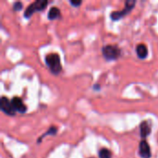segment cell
Segmentation results:
<instances>
[{"mask_svg": "<svg viewBox=\"0 0 158 158\" xmlns=\"http://www.w3.org/2000/svg\"><path fill=\"white\" fill-rule=\"evenodd\" d=\"M56 131H57V128H56L55 126H51V127L48 129V131H47L45 133H44V134L37 140V143H41V140H42L44 137L47 136V135H55V134L56 133Z\"/></svg>", "mask_w": 158, "mask_h": 158, "instance_id": "cell-12", "label": "cell"}, {"mask_svg": "<svg viewBox=\"0 0 158 158\" xmlns=\"http://www.w3.org/2000/svg\"><path fill=\"white\" fill-rule=\"evenodd\" d=\"M98 157L99 158H111L112 153L107 148H102L98 152Z\"/></svg>", "mask_w": 158, "mask_h": 158, "instance_id": "cell-11", "label": "cell"}, {"mask_svg": "<svg viewBox=\"0 0 158 158\" xmlns=\"http://www.w3.org/2000/svg\"><path fill=\"white\" fill-rule=\"evenodd\" d=\"M139 153L142 158H151V149L145 140L141 141L139 144Z\"/></svg>", "mask_w": 158, "mask_h": 158, "instance_id": "cell-6", "label": "cell"}, {"mask_svg": "<svg viewBox=\"0 0 158 158\" xmlns=\"http://www.w3.org/2000/svg\"><path fill=\"white\" fill-rule=\"evenodd\" d=\"M0 108L5 114H6L8 116H15L16 115V110L13 107L11 100H9L6 96H2L0 99Z\"/></svg>", "mask_w": 158, "mask_h": 158, "instance_id": "cell-5", "label": "cell"}, {"mask_svg": "<svg viewBox=\"0 0 158 158\" xmlns=\"http://www.w3.org/2000/svg\"><path fill=\"white\" fill-rule=\"evenodd\" d=\"M151 131H152V127L148 121L144 120L140 124V134L143 140H144L147 136H149Z\"/></svg>", "mask_w": 158, "mask_h": 158, "instance_id": "cell-8", "label": "cell"}, {"mask_svg": "<svg viewBox=\"0 0 158 158\" xmlns=\"http://www.w3.org/2000/svg\"><path fill=\"white\" fill-rule=\"evenodd\" d=\"M136 53H137V56H138L139 58L144 59L148 55V50H147L146 45L143 44H139L136 46Z\"/></svg>", "mask_w": 158, "mask_h": 158, "instance_id": "cell-9", "label": "cell"}, {"mask_svg": "<svg viewBox=\"0 0 158 158\" xmlns=\"http://www.w3.org/2000/svg\"><path fill=\"white\" fill-rule=\"evenodd\" d=\"M11 103H12L13 107L16 110V112L25 113L27 111V106L23 104L22 100L19 97H13L11 99Z\"/></svg>", "mask_w": 158, "mask_h": 158, "instance_id": "cell-7", "label": "cell"}, {"mask_svg": "<svg viewBox=\"0 0 158 158\" xmlns=\"http://www.w3.org/2000/svg\"><path fill=\"white\" fill-rule=\"evenodd\" d=\"M136 5V1L135 0H127L125 2V7L124 9L120 10V11H114L110 14V17L113 20H118L121 19L123 17H125L128 13H130L133 7Z\"/></svg>", "mask_w": 158, "mask_h": 158, "instance_id": "cell-4", "label": "cell"}, {"mask_svg": "<svg viewBox=\"0 0 158 158\" xmlns=\"http://www.w3.org/2000/svg\"><path fill=\"white\" fill-rule=\"evenodd\" d=\"M22 3L21 2H16L14 5H13V9L16 10V11H19L20 9H22Z\"/></svg>", "mask_w": 158, "mask_h": 158, "instance_id": "cell-13", "label": "cell"}, {"mask_svg": "<svg viewBox=\"0 0 158 158\" xmlns=\"http://www.w3.org/2000/svg\"><path fill=\"white\" fill-rule=\"evenodd\" d=\"M59 16H60V10L56 6L51 7L47 14V18L49 19H56L59 18Z\"/></svg>", "mask_w": 158, "mask_h": 158, "instance_id": "cell-10", "label": "cell"}, {"mask_svg": "<svg viewBox=\"0 0 158 158\" xmlns=\"http://www.w3.org/2000/svg\"><path fill=\"white\" fill-rule=\"evenodd\" d=\"M44 60H45V64L47 65V67L49 68V69L51 70L52 73L56 75L61 72L62 67H61L60 57L57 54L50 53L45 56Z\"/></svg>", "mask_w": 158, "mask_h": 158, "instance_id": "cell-1", "label": "cell"}, {"mask_svg": "<svg viewBox=\"0 0 158 158\" xmlns=\"http://www.w3.org/2000/svg\"><path fill=\"white\" fill-rule=\"evenodd\" d=\"M47 5H48V1L47 0H36V1L32 2L25 9V11H24V17L25 18L31 17V15L33 13H35L36 11H42V10H44L47 6Z\"/></svg>", "mask_w": 158, "mask_h": 158, "instance_id": "cell-3", "label": "cell"}, {"mask_svg": "<svg viewBox=\"0 0 158 158\" xmlns=\"http://www.w3.org/2000/svg\"><path fill=\"white\" fill-rule=\"evenodd\" d=\"M69 3H70V5H72L73 6H76V7L81 5V1H73V0H70Z\"/></svg>", "mask_w": 158, "mask_h": 158, "instance_id": "cell-14", "label": "cell"}, {"mask_svg": "<svg viewBox=\"0 0 158 158\" xmlns=\"http://www.w3.org/2000/svg\"><path fill=\"white\" fill-rule=\"evenodd\" d=\"M91 158H93V157H91Z\"/></svg>", "mask_w": 158, "mask_h": 158, "instance_id": "cell-15", "label": "cell"}, {"mask_svg": "<svg viewBox=\"0 0 158 158\" xmlns=\"http://www.w3.org/2000/svg\"><path fill=\"white\" fill-rule=\"evenodd\" d=\"M103 56L106 60H116L120 56L121 50L118 45L107 44L102 48Z\"/></svg>", "mask_w": 158, "mask_h": 158, "instance_id": "cell-2", "label": "cell"}]
</instances>
